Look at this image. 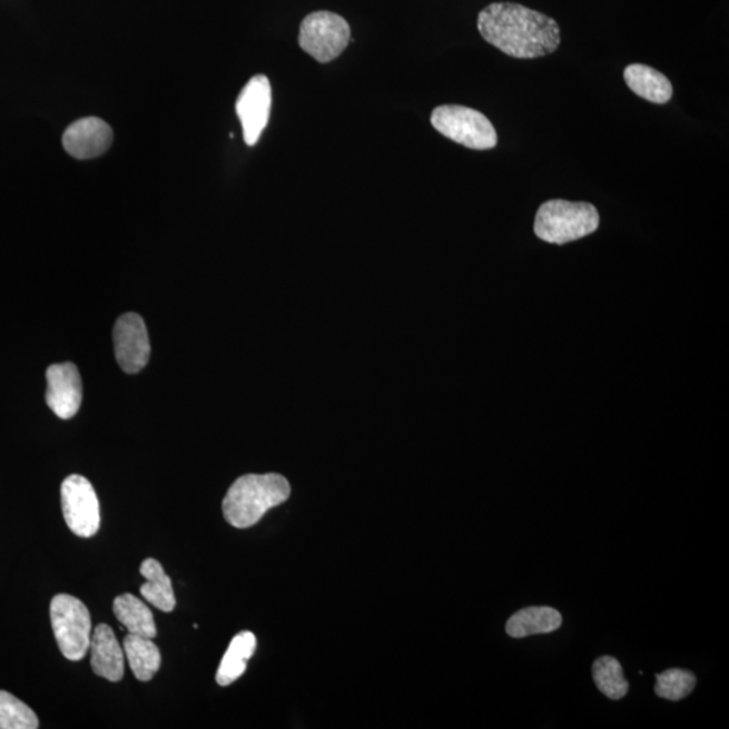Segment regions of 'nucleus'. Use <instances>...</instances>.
<instances>
[{
  "mask_svg": "<svg viewBox=\"0 0 729 729\" xmlns=\"http://www.w3.org/2000/svg\"><path fill=\"white\" fill-rule=\"evenodd\" d=\"M50 620L59 649L69 661H81L90 650L91 614L79 599L57 594L50 602Z\"/></svg>",
  "mask_w": 729,
  "mask_h": 729,
  "instance_id": "20e7f679",
  "label": "nucleus"
},
{
  "mask_svg": "<svg viewBox=\"0 0 729 729\" xmlns=\"http://www.w3.org/2000/svg\"><path fill=\"white\" fill-rule=\"evenodd\" d=\"M139 572L146 580L144 585L139 588L142 598L149 604L156 607L157 610L173 612L176 607L173 581L164 572L161 563L154 560V558H148L142 562Z\"/></svg>",
  "mask_w": 729,
  "mask_h": 729,
  "instance_id": "dca6fc26",
  "label": "nucleus"
},
{
  "mask_svg": "<svg viewBox=\"0 0 729 729\" xmlns=\"http://www.w3.org/2000/svg\"><path fill=\"white\" fill-rule=\"evenodd\" d=\"M126 658L138 681L148 682L161 666V654L151 639L129 633L124 640Z\"/></svg>",
  "mask_w": 729,
  "mask_h": 729,
  "instance_id": "a211bd4d",
  "label": "nucleus"
},
{
  "mask_svg": "<svg viewBox=\"0 0 729 729\" xmlns=\"http://www.w3.org/2000/svg\"><path fill=\"white\" fill-rule=\"evenodd\" d=\"M112 337L116 357L122 371L130 374L142 371L150 357V342L141 316L135 313L120 316Z\"/></svg>",
  "mask_w": 729,
  "mask_h": 729,
  "instance_id": "1a4fd4ad",
  "label": "nucleus"
},
{
  "mask_svg": "<svg viewBox=\"0 0 729 729\" xmlns=\"http://www.w3.org/2000/svg\"><path fill=\"white\" fill-rule=\"evenodd\" d=\"M47 404L60 420H71L81 405V378L72 363L55 364L47 371Z\"/></svg>",
  "mask_w": 729,
  "mask_h": 729,
  "instance_id": "9d476101",
  "label": "nucleus"
},
{
  "mask_svg": "<svg viewBox=\"0 0 729 729\" xmlns=\"http://www.w3.org/2000/svg\"><path fill=\"white\" fill-rule=\"evenodd\" d=\"M351 42L346 19L329 11H316L301 24L299 46L316 61L326 65L341 56Z\"/></svg>",
  "mask_w": 729,
  "mask_h": 729,
  "instance_id": "423d86ee",
  "label": "nucleus"
},
{
  "mask_svg": "<svg viewBox=\"0 0 729 729\" xmlns=\"http://www.w3.org/2000/svg\"><path fill=\"white\" fill-rule=\"evenodd\" d=\"M40 727L37 715L16 696L0 690V729H36Z\"/></svg>",
  "mask_w": 729,
  "mask_h": 729,
  "instance_id": "aec40b11",
  "label": "nucleus"
},
{
  "mask_svg": "<svg viewBox=\"0 0 729 729\" xmlns=\"http://www.w3.org/2000/svg\"><path fill=\"white\" fill-rule=\"evenodd\" d=\"M272 107L270 81L257 75L240 91L236 104L237 116L243 125L246 145L255 146L269 122Z\"/></svg>",
  "mask_w": 729,
  "mask_h": 729,
  "instance_id": "6e6552de",
  "label": "nucleus"
},
{
  "mask_svg": "<svg viewBox=\"0 0 729 729\" xmlns=\"http://www.w3.org/2000/svg\"><path fill=\"white\" fill-rule=\"evenodd\" d=\"M66 523L75 535L91 538L100 528V505L92 484L79 474L69 475L61 485Z\"/></svg>",
  "mask_w": 729,
  "mask_h": 729,
  "instance_id": "0eeeda50",
  "label": "nucleus"
},
{
  "mask_svg": "<svg viewBox=\"0 0 729 729\" xmlns=\"http://www.w3.org/2000/svg\"><path fill=\"white\" fill-rule=\"evenodd\" d=\"M91 666L93 673L107 681L118 682L125 674L124 649L110 625L95 627L91 637Z\"/></svg>",
  "mask_w": 729,
  "mask_h": 729,
  "instance_id": "f8f14e48",
  "label": "nucleus"
},
{
  "mask_svg": "<svg viewBox=\"0 0 729 729\" xmlns=\"http://www.w3.org/2000/svg\"><path fill=\"white\" fill-rule=\"evenodd\" d=\"M593 680L600 692L611 700H621L629 693V681L617 658L601 657L593 663Z\"/></svg>",
  "mask_w": 729,
  "mask_h": 729,
  "instance_id": "6ab92c4d",
  "label": "nucleus"
},
{
  "mask_svg": "<svg viewBox=\"0 0 729 729\" xmlns=\"http://www.w3.org/2000/svg\"><path fill=\"white\" fill-rule=\"evenodd\" d=\"M289 494V483L280 474H246L230 486L221 509L233 528L249 529L266 512L287 502Z\"/></svg>",
  "mask_w": 729,
  "mask_h": 729,
  "instance_id": "f03ea898",
  "label": "nucleus"
},
{
  "mask_svg": "<svg viewBox=\"0 0 729 729\" xmlns=\"http://www.w3.org/2000/svg\"><path fill=\"white\" fill-rule=\"evenodd\" d=\"M624 80L633 93L651 104L664 105L673 98V86L670 80L649 66L631 65L627 67Z\"/></svg>",
  "mask_w": 729,
  "mask_h": 729,
  "instance_id": "4468645a",
  "label": "nucleus"
},
{
  "mask_svg": "<svg viewBox=\"0 0 729 729\" xmlns=\"http://www.w3.org/2000/svg\"><path fill=\"white\" fill-rule=\"evenodd\" d=\"M656 694L661 699L680 701L693 692L696 676L683 669H669L657 674Z\"/></svg>",
  "mask_w": 729,
  "mask_h": 729,
  "instance_id": "412c9836",
  "label": "nucleus"
},
{
  "mask_svg": "<svg viewBox=\"0 0 729 729\" xmlns=\"http://www.w3.org/2000/svg\"><path fill=\"white\" fill-rule=\"evenodd\" d=\"M600 215L591 203L549 200L536 213L534 231L544 243L565 245L598 230Z\"/></svg>",
  "mask_w": 729,
  "mask_h": 729,
  "instance_id": "7ed1b4c3",
  "label": "nucleus"
},
{
  "mask_svg": "<svg viewBox=\"0 0 729 729\" xmlns=\"http://www.w3.org/2000/svg\"><path fill=\"white\" fill-rule=\"evenodd\" d=\"M114 135L104 119L88 117L76 120L62 136V146L76 160H92L110 149Z\"/></svg>",
  "mask_w": 729,
  "mask_h": 729,
  "instance_id": "9b49d317",
  "label": "nucleus"
},
{
  "mask_svg": "<svg viewBox=\"0 0 729 729\" xmlns=\"http://www.w3.org/2000/svg\"><path fill=\"white\" fill-rule=\"evenodd\" d=\"M477 27L486 42L515 59L554 53L561 43L560 24L542 12L518 3H492L480 12Z\"/></svg>",
  "mask_w": 729,
  "mask_h": 729,
  "instance_id": "f257e3e1",
  "label": "nucleus"
},
{
  "mask_svg": "<svg viewBox=\"0 0 729 729\" xmlns=\"http://www.w3.org/2000/svg\"><path fill=\"white\" fill-rule=\"evenodd\" d=\"M562 625V614L551 607H530L513 613L505 631L511 638L522 639L554 632Z\"/></svg>",
  "mask_w": 729,
  "mask_h": 729,
  "instance_id": "ddd939ff",
  "label": "nucleus"
},
{
  "mask_svg": "<svg viewBox=\"0 0 729 729\" xmlns=\"http://www.w3.org/2000/svg\"><path fill=\"white\" fill-rule=\"evenodd\" d=\"M256 648L257 639L250 631L239 632L233 638L219 664L217 682L220 687H228L245 673L247 661L255 654Z\"/></svg>",
  "mask_w": 729,
  "mask_h": 729,
  "instance_id": "f3484780",
  "label": "nucleus"
},
{
  "mask_svg": "<svg viewBox=\"0 0 729 729\" xmlns=\"http://www.w3.org/2000/svg\"><path fill=\"white\" fill-rule=\"evenodd\" d=\"M114 613L120 624L132 636L154 639L157 636V627L154 613L150 608L135 594L125 593L114 600Z\"/></svg>",
  "mask_w": 729,
  "mask_h": 729,
  "instance_id": "2eb2a0df",
  "label": "nucleus"
},
{
  "mask_svg": "<svg viewBox=\"0 0 729 729\" xmlns=\"http://www.w3.org/2000/svg\"><path fill=\"white\" fill-rule=\"evenodd\" d=\"M431 125L443 137L474 150H490L498 145V132L484 114L465 106L436 107Z\"/></svg>",
  "mask_w": 729,
  "mask_h": 729,
  "instance_id": "39448f33",
  "label": "nucleus"
}]
</instances>
